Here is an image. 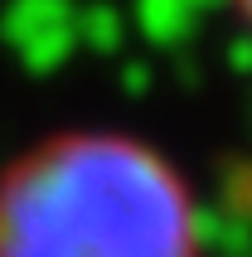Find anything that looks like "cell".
Masks as SVG:
<instances>
[{"label":"cell","instance_id":"cell-2","mask_svg":"<svg viewBox=\"0 0 252 257\" xmlns=\"http://www.w3.org/2000/svg\"><path fill=\"white\" fill-rule=\"evenodd\" d=\"M233 5H238V15L247 20V29H252V0H233Z\"/></svg>","mask_w":252,"mask_h":257},{"label":"cell","instance_id":"cell-1","mask_svg":"<svg viewBox=\"0 0 252 257\" xmlns=\"http://www.w3.org/2000/svg\"><path fill=\"white\" fill-rule=\"evenodd\" d=\"M0 257H199L194 199L131 136H54L0 175Z\"/></svg>","mask_w":252,"mask_h":257}]
</instances>
